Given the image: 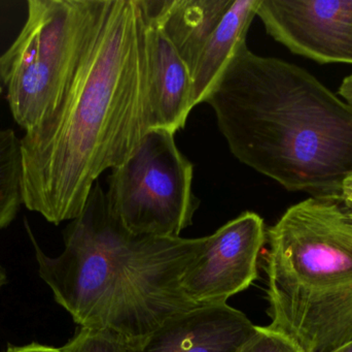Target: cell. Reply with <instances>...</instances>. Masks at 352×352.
Instances as JSON below:
<instances>
[{"mask_svg": "<svg viewBox=\"0 0 352 352\" xmlns=\"http://www.w3.org/2000/svg\"><path fill=\"white\" fill-rule=\"evenodd\" d=\"M339 196L342 202L352 210V173L343 181Z\"/></svg>", "mask_w": 352, "mask_h": 352, "instance_id": "17", "label": "cell"}, {"mask_svg": "<svg viewBox=\"0 0 352 352\" xmlns=\"http://www.w3.org/2000/svg\"><path fill=\"white\" fill-rule=\"evenodd\" d=\"M8 283V274L2 267H0V289Z\"/></svg>", "mask_w": 352, "mask_h": 352, "instance_id": "19", "label": "cell"}, {"mask_svg": "<svg viewBox=\"0 0 352 352\" xmlns=\"http://www.w3.org/2000/svg\"><path fill=\"white\" fill-rule=\"evenodd\" d=\"M3 352H61L60 349L47 346V345L39 344V343L33 342L30 344L24 345V346H14L8 345V349Z\"/></svg>", "mask_w": 352, "mask_h": 352, "instance_id": "16", "label": "cell"}, {"mask_svg": "<svg viewBox=\"0 0 352 352\" xmlns=\"http://www.w3.org/2000/svg\"><path fill=\"white\" fill-rule=\"evenodd\" d=\"M233 0H146V8L192 74L199 56Z\"/></svg>", "mask_w": 352, "mask_h": 352, "instance_id": "11", "label": "cell"}, {"mask_svg": "<svg viewBox=\"0 0 352 352\" xmlns=\"http://www.w3.org/2000/svg\"><path fill=\"white\" fill-rule=\"evenodd\" d=\"M335 352H352V342L349 343L346 346L342 347V349Z\"/></svg>", "mask_w": 352, "mask_h": 352, "instance_id": "20", "label": "cell"}, {"mask_svg": "<svg viewBox=\"0 0 352 352\" xmlns=\"http://www.w3.org/2000/svg\"><path fill=\"white\" fill-rule=\"evenodd\" d=\"M34 246L38 274L80 328L107 331L135 344L171 318L200 308L180 279L206 237H154L128 231L111 212L98 181L84 210L64 231L63 252Z\"/></svg>", "mask_w": 352, "mask_h": 352, "instance_id": "3", "label": "cell"}, {"mask_svg": "<svg viewBox=\"0 0 352 352\" xmlns=\"http://www.w3.org/2000/svg\"><path fill=\"white\" fill-rule=\"evenodd\" d=\"M153 130L152 39L144 0H93L76 68L51 117L21 138L23 205L58 225Z\"/></svg>", "mask_w": 352, "mask_h": 352, "instance_id": "1", "label": "cell"}, {"mask_svg": "<svg viewBox=\"0 0 352 352\" xmlns=\"http://www.w3.org/2000/svg\"><path fill=\"white\" fill-rule=\"evenodd\" d=\"M267 242L260 215L244 212L207 236L204 247L180 279L184 295L200 307L225 305L258 277V256Z\"/></svg>", "mask_w": 352, "mask_h": 352, "instance_id": "7", "label": "cell"}, {"mask_svg": "<svg viewBox=\"0 0 352 352\" xmlns=\"http://www.w3.org/2000/svg\"><path fill=\"white\" fill-rule=\"evenodd\" d=\"M144 1L152 39L153 130L175 134L195 107L192 74Z\"/></svg>", "mask_w": 352, "mask_h": 352, "instance_id": "10", "label": "cell"}, {"mask_svg": "<svg viewBox=\"0 0 352 352\" xmlns=\"http://www.w3.org/2000/svg\"><path fill=\"white\" fill-rule=\"evenodd\" d=\"M93 0H29L27 19L0 56V84L25 132L51 117L76 68Z\"/></svg>", "mask_w": 352, "mask_h": 352, "instance_id": "5", "label": "cell"}, {"mask_svg": "<svg viewBox=\"0 0 352 352\" xmlns=\"http://www.w3.org/2000/svg\"><path fill=\"white\" fill-rule=\"evenodd\" d=\"M21 138L0 130V231L14 221L23 205Z\"/></svg>", "mask_w": 352, "mask_h": 352, "instance_id": "13", "label": "cell"}, {"mask_svg": "<svg viewBox=\"0 0 352 352\" xmlns=\"http://www.w3.org/2000/svg\"><path fill=\"white\" fill-rule=\"evenodd\" d=\"M339 94L349 105H352V74L343 80L340 89H339Z\"/></svg>", "mask_w": 352, "mask_h": 352, "instance_id": "18", "label": "cell"}, {"mask_svg": "<svg viewBox=\"0 0 352 352\" xmlns=\"http://www.w3.org/2000/svg\"><path fill=\"white\" fill-rule=\"evenodd\" d=\"M175 134L152 130L127 161L107 178V204L135 235L179 237L192 225L198 198L194 165L180 152Z\"/></svg>", "mask_w": 352, "mask_h": 352, "instance_id": "6", "label": "cell"}, {"mask_svg": "<svg viewBox=\"0 0 352 352\" xmlns=\"http://www.w3.org/2000/svg\"><path fill=\"white\" fill-rule=\"evenodd\" d=\"M256 16L292 53L352 64V0H260Z\"/></svg>", "mask_w": 352, "mask_h": 352, "instance_id": "8", "label": "cell"}, {"mask_svg": "<svg viewBox=\"0 0 352 352\" xmlns=\"http://www.w3.org/2000/svg\"><path fill=\"white\" fill-rule=\"evenodd\" d=\"M265 327L299 352L352 342V210L338 196L294 205L267 229Z\"/></svg>", "mask_w": 352, "mask_h": 352, "instance_id": "4", "label": "cell"}, {"mask_svg": "<svg viewBox=\"0 0 352 352\" xmlns=\"http://www.w3.org/2000/svg\"><path fill=\"white\" fill-rule=\"evenodd\" d=\"M258 333L228 304L206 306L171 318L128 352H242Z\"/></svg>", "mask_w": 352, "mask_h": 352, "instance_id": "9", "label": "cell"}, {"mask_svg": "<svg viewBox=\"0 0 352 352\" xmlns=\"http://www.w3.org/2000/svg\"><path fill=\"white\" fill-rule=\"evenodd\" d=\"M205 103L232 154L289 191L338 196L352 173V105L243 43Z\"/></svg>", "mask_w": 352, "mask_h": 352, "instance_id": "2", "label": "cell"}, {"mask_svg": "<svg viewBox=\"0 0 352 352\" xmlns=\"http://www.w3.org/2000/svg\"><path fill=\"white\" fill-rule=\"evenodd\" d=\"M2 86H1V84H0V95H1V92H2Z\"/></svg>", "mask_w": 352, "mask_h": 352, "instance_id": "21", "label": "cell"}, {"mask_svg": "<svg viewBox=\"0 0 352 352\" xmlns=\"http://www.w3.org/2000/svg\"><path fill=\"white\" fill-rule=\"evenodd\" d=\"M242 352H299L285 338L258 327V333Z\"/></svg>", "mask_w": 352, "mask_h": 352, "instance_id": "15", "label": "cell"}, {"mask_svg": "<svg viewBox=\"0 0 352 352\" xmlns=\"http://www.w3.org/2000/svg\"><path fill=\"white\" fill-rule=\"evenodd\" d=\"M258 3L260 0H233L215 27L192 70L195 107L206 101L236 51L246 43Z\"/></svg>", "mask_w": 352, "mask_h": 352, "instance_id": "12", "label": "cell"}, {"mask_svg": "<svg viewBox=\"0 0 352 352\" xmlns=\"http://www.w3.org/2000/svg\"><path fill=\"white\" fill-rule=\"evenodd\" d=\"M129 344L107 331L80 328L61 352H128Z\"/></svg>", "mask_w": 352, "mask_h": 352, "instance_id": "14", "label": "cell"}]
</instances>
